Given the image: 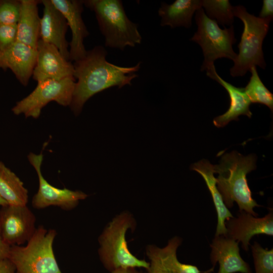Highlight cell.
Segmentation results:
<instances>
[{"label":"cell","mask_w":273,"mask_h":273,"mask_svg":"<svg viewBox=\"0 0 273 273\" xmlns=\"http://www.w3.org/2000/svg\"><path fill=\"white\" fill-rule=\"evenodd\" d=\"M107 54L103 47L96 46L73 64V76L77 81L69 106L75 115L80 113L85 102L95 94L113 86L120 88L131 85V80L137 77L135 72L141 62L133 66H119L108 62Z\"/></svg>","instance_id":"cell-1"},{"label":"cell","mask_w":273,"mask_h":273,"mask_svg":"<svg viewBox=\"0 0 273 273\" xmlns=\"http://www.w3.org/2000/svg\"><path fill=\"white\" fill-rule=\"evenodd\" d=\"M254 154L244 156L233 151L222 155L219 164L214 165L217 189L226 207L231 208L236 202L239 211H245L254 216L253 209L260 206L252 196L247 175L256 168Z\"/></svg>","instance_id":"cell-2"},{"label":"cell","mask_w":273,"mask_h":273,"mask_svg":"<svg viewBox=\"0 0 273 273\" xmlns=\"http://www.w3.org/2000/svg\"><path fill=\"white\" fill-rule=\"evenodd\" d=\"M83 4L94 12L106 47L123 51L141 43L138 24L128 19L121 1L86 0Z\"/></svg>","instance_id":"cell-3"},{"label":"cell","mask_w":273,"mask_h":273,"mask_svg":"<svg viewBox=\"0 0 273 273\" xmlns=\"http://www.w3.org/2000/svg\"><path fill=\"white\" fill-rule=\"evenodd\" d=\"M234 17L244 24V30L238 44L239 54L230 69L233 77L243 76L251 68L258 66L265 69L266 63L262 51V43L269 29L271 18H262L249 14L241 5L233 7Z\"/></svg>","instance_id":"cell-4"},{"label":"cell","mask_w":273,"mask_h":273,"mask_svg":"<svg viewBox=\"0 0 273 273\" xmlns=\"http://www.w3.org/2000/svg\"><path fill=\"white\" fill-rule=\"evenodd\" d=\"M135 221L128 212L114 217L99 237L100 258L104 267L112 272L119 268L143 267L147 270L150 263L139 259L128 249L125 235L128 229L134 230Z\"/></svg>","instance_id":"cell-5"},{"label":"cell","mask_w":273,"mask_h":273,"mask_svg":"<svg viewBox=\"0 0 273 273\" xmlns=\"http://www.w3.org/2000/svg\"><path fill=\"white\" fill-rule=\"evenodd\" d=\"M56 236L55 230L48 231L40 226L26 246H11L8 259L16 273H62L53 248Z\"/></svg>","instance_id":"cell-6"},{"label":"cell","mask_w":273,"mask_h":273,"mask_svg":"<svg viewBox=\"0 0 273 273\" xmlns=\"http://www.w3.org/2000/svg\"><path fill=\"white\" fill-rule=\"evenodd\" d=\"M195 20L197 30L191 40L202 48L204 59L201 70L204 71L219 58L234 61L237 54L233 49L237 40L233 26L221 29L215 21L207 16L202 8L196 12Z\"/></svg>","instance_id":"cell-7"},{"label":"cell","mask_w":273,"mask_h":273,"mask_svg":"<svg viewBox=\"0 0 273 273\" xmlns=\"http://www.w3.org/2000/svg\"><path fill=\"white\" fill-rule=\"evenodd\" d=\"M74 77L62 80H45L37 82L35 88L12 108L15 115L23 114L26 117L38 118L42 109L51 101L69 106L75 84Z\"/></svg>","instance_id":"cell-8"},{"label":"cell","mask_w":273,"mask_h":273,"mask_svg":"<svg viewBox=\"0 0 273 273\" xmlns=\"http://www.w3.org/2000/svg\"><path fill=\"white\" fill-rule=\"evenodd\" d=\"M28 160L35 168L39 179V188L37 193L32 199V206L37 209H42L55 206L68 210L75 208L81 200L85 199L87 195L80 191H72L64 188H56L45 179L41 172V165L43 160L42 153L36 155L30 153Z\"/></svg>","instance_id":"cell-9"},{"label":"cell","mask_w":273,"mask_h":273,"mask_svg":"<svg viewBox=\"0 0 273 273\" xmlns=\"http://www.w3.org/2000/svg\"><path fill=\"white\" fill-rule=\"evenodd\" d=\"M35 223V215L27 205L8 204L0 209L1 235L10 246L27 242L36 230Z\"/></svg>","instance_id":"cell-10"},{"label":"cell","mask_w":273,"mask_h":273,"mask_svg":"<svg viewBox=\"0 0 273 273\" xmlns=\"http://www.w3.org/2000/svg\"><path fill=\"white\" fill-rule=\"evenodd\" d=\"M36 50V62L32 76L34 80L39 82L74 77L73 64L55 46L39 39Z\"/></svg>","instance_id":"cell-11"},{"label":"cell","mask_w":273,"mask_h":273,"mask_svg":"<svg viewBox=\"0 0 273 273\" xmlns=\"http://www.w3.org/2000/svg\"><path fill=\"white\" fill-rule=\"evenodd\" d=\"M237 217L230 218L225 221L226 236L241 242L245 251L249 249V242L257 235H273V213L270 210L263 217L258 218L245 211H239Z\"/></svg>","instance_id":"cell-12"},{"label":"cell","mask_w":273,"mask_h":273,"mask_svg":"<svg viewBox=\"0 0 273 273\" xmlns=\"http://www.w3.org/2000/svg\"><path fill=\"white\" fill-rule=\"evenodd\" d=\"M51 2L64 15L71 31L69 61L75 62L83 58L87 52L83 44L84 39L89 35L82 18L83 1L51 0Z\"/></svg>","instance_id":"cell-13"},{"label":"cell","mask_w":273,"mask_h":273,"mask_svg":"<svg viewBox=\"0 0 273 273\" xmlns=\"http://www.w3.org/2000/svg\"><path fill=\"white\" fill-rule=\"evenodd\" d=\"M36 59V49L15 41L0 51V69H10L20 83L26 86L32 76Z\"/></svg>","instance_id":"cell-14"},{"label":"cell","mask_w":273,"mask_h":273,"mask_svg":"<svg viewBox=\"0 0 273 273\" xmlns=\"http://www.w3.org/2000/svg\"><path fill=\"white\" fill-rule=\"evenodd\" d=\"M40 2L43 4V11L40 18V39L55 46L69 60V43L66 39L68 27L67 21L51 0H42Z\"/></svg>","instance_id":"cell-15"},{"label":"cell","mask_w":273,"mask_h":273,"mask_svg":"<svg viewBox=\"0 0 273 273\" xmlns=\"http://www.w3.org/2000/svg\"><path fill=\"white\" fill-rule=\"evenodd\" d=\"M239 243L227 236H215L210 245V261L214 268L218 263L217 273H252L249 265L241 257Z\"/></svg>","instance_id":"cell-16"},{"label":"cell","mask_w":273,"mask_h":273,"mask_svg":"<svg viewBox=\"0 0 273 273\" xmlns=\"http://www.w3.org/2000/svg\"><path fill=\"white\" fill-rule=\"evenodd\" d=\"M205 70L208 76L223 86L230 99L229 109L224 114L214 118V125L218 128L223 127L233 120H239V117L241 115H245L250 118L252 115L250 110L251 103L245 88L237 87L224 80L218 75L214 64L208 66Z\"/></svg>","instance_id":"cell-17"},{"label":"cell","mask_w":273,"mask_h":273,"mask_svg":"<svg viewBox=\"0 0 273 273\" xmlns=\"http://www.w3.org/2000/svg\"><path fill=\"white\" fill-rule=\"evenodd\" d=\"M178 237L171 239L164 248L154 245L147 248V255L152 264L166 273H205L195 265L182 263L177 258L176 251L181 244Z\"/></svg>","instance_id":"cell-18"},{"label":"cell","mask_w":273,"mask_h":273,"mask_svg":"<svg viewBox=\"0 0 273 273\" xmlns=\"http://www.w3.org/2000/svg\"><path fill=\"white\" fill-rule=\"evenodd\" d=\"M37 0H20L21 8L17 23L16 41L36 50L40 39V18L38 15Z\"/></svg>","instance_id":"cell-19"},{"label":"cell","mask_w":273,"mask_h":273,"mask_svg":"<svg viewBox=\"0 0 273 273\" xmlns=\"http://www.w3.org/2000/svg\"><path fill=\"white\" fill-rule=\"evenodd\" d=\"M191 169L196 171L202 176L212 196L217 215V224L215 236H226L225 221L234 216L224 204L217 189L216 178L214 176V165L208 160L202 159L192 164Z\"/></svg>","instance_id":"cell-20"},{"label":"cell","mask_w":273,"mask_h":273,"mask_svg":"<svg viewBox=\"0 0 273 273\" xmlns=\"http://www.w3.org/2000/svg\"><path fill=\"white\" fill-rule=\"evenodd\" d=\"M200 8L202 1L200 0H176L170 5L162 3L158 10V15L161 18L160 25L172 28H190L194 13Z\"/></svg>","instance_id":"cell-21"},{"label":"cell","mask_w":273,"mask_h":273,"mask_svg":"<svg viewBox=\"0 0 273 273\" xmlns=\"http://www.w3.org/2000/svg\"><path fill=\"white\" fill-rule=\"evenodd\" d=\"M0 197L8 205H26L28 191L19 178L0 161Z\"/></svg>","instance_id":"cell-22"},{"label":"cell","mask_w":273,"mask_h":273,"mask_svg":"<svg viewBox=\"0 0 273 273\" xmlns=\"http://www.w3.org/2000/svg\"><path fill=\"white\" fill-rule=\"evenodd\" d=\"M251 76L244 88L251 103H258L267 106L272 112L273 95L261 81L255 66L251 68Z\"/></svg>","instance_id":"cell-23"},{"label":"cell","mask_w":273,"mask_h":273,"mask_svg":"<svg viewBox=\"0 0 273 273\" xmlns=\"http://www.w3.org/2000/svg\"><path fill=\"white\" fill-rule=\"evenodd\" d=\"M207 16L224 26H232L234 21L233 7L228 0H203L202 7Z\"/></svg>","instance_id":"cell-24"},{"label":"cell","mask_w":273,"mask_h":273,"mask_svg":"<svg viewBox=\"0 0 273 273\" xmlns=\"http://www.w3.org/2000/svg\"><path fill=\"white\" fill-rule=\"evenodd\" d=\"M251 250L255 273H273V249H264L255 242Z\"/></svg>","instance_id":"cell-25"},{"label":"cell","mask_w":273,"mask_h":273,"mask_svg":"<svg viewBox=\"0 0 273 273\" xmlns=\"http://www.w3.org/2000/svg\"><path fill=\"white\" fill-rule=\"evenodd\" d=\"M20 8V0H0V25L17 24Z\"/></svg>","instance_id":"cell-26"},{"label":"cell","mask_w":273,"mask_h":273,"mask_svg":"<svg viewBox=\"0 0 273 273\" xmlns=\"http://www.w3.org/2000/svg\"><path fill=\"white\" fill-rule=\"evenodd\" d=\"M17 24L0 25V51L14 43L16 39Z\"/></svg>","instance_id":"cell-27"},{"label":"cell","mask_w":273,"mask_h":273,"mask_svg":"<svg viewBox=\"0 0 273 273\" xmlns=\"http://www.w3.org/2000/svg\"><path fill=\"white\" fill-rule=\"evenodd\" d=\"M259 17L262 18L273 17V1L263 0L262 7Z\"/></svg>","instance_id":"cell-28"},{"label":"cell","mask_w":273,"mask_h":273,"mask_svg":"<svg viewBox=\"0 0 273 273\" xmlns=\"http://www.w3.org/2000/svg\"><path fill=\"white\" fill-rule=\"evenodd\" d=\"M0 273H16L15 266L8 259L0 261Z\"/></svg>","instance_id":"cell-29"},{"label":"cell","mask_w":273,"mask_h":273,"mask_svg":"<svg viewBox=\"0 0 273 273\" xmlns=\"http://www.w3.org/2000/svg\"><path fill=\"white\" fill-rule=\"evenodd\" d=\"M10 247L4 242L0 232V261L8 258Z\"/></svg>","instance_id":"cell-30"},{"label":"cell","mask_w":273,"mask_h":273,"mask_svg":"<svg viewBox=\"0 0 273 273\" xmlns=\"http://www.w3.org/2000/svg\"><path fill=\"white\" fill-rule=\"evenodd\" d=\"M111 273H143L138 271L135 268H119L111 272Z\"/></svg>","instance_id":"cell-31"},{"label":"cell","mask_w":273,"mask_h":273,"mask_svg":"<svg viewBox=\"0 0 273 273\" xmlns=\"http://www.w3.org/2000/svg\"><path fill=\"white\" fill-rule=\"evenodd\" d=\"M147 270V273H166L150 263V267Z\"/></svg>","instance_id":"cell-32"},{"label":"cell","mask_w":273,"mask_h":273,"mask_svg":"<svg viewBox=\"0 0 273 273\" xmlns=\"http://www.w3.org/2000/svg\"><path fill=\"white\" fill-rule=\"evenodd\" d=\"M8 205L7 203L0 197V206H3Z\"/></svg>","instance_id":"cell-33"},{"label":"cell","mask_w":273,"mask_h":273,"mask_svg":"<svg viewBox=\"0 0 273 273\" xmlns=\"http://www.w3.org/2000/svg\"><path fill=\"white\" fill-rule=\"evenodd\" d=\"M214 268L212 267L211 268L206 270L205 273H212V272L213 271Z\"/></svg>","instance_id":"cell-34"}]
</instances>
